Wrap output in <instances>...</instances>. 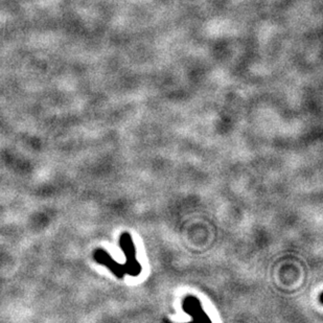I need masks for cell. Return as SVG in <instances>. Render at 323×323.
Wrapping results in <instances>:
<instances>
[{"mask_svg": "<svg viewBox=\"0 0 323 323\" xmlns=\"http://www.w3.org/2000/svg\"><path fill=\"white\" fill-rule=\"evenodd\" d=\"M119 246L126 256V263L124 265L126 274L133 277L138 276L142 271V267L136 258V248L130 233H122L119 238Z\"/></svg>", "mask_w": 323, "mask_h": 323, "instance_id": "6da1fadb", "label": "cell"}, {"mask_svg": "<svg viewBox=\"0 0 323 323\" xmlns=\"http://www.w3.org/2000/svg\"><path fill=\"white\" fill-rule=\"evenodd\" d=\"M93 257L95 262H98L99 264L107 267L117 278L123 279L125 277L126 270L124 265L113 260L111 255L104 249H96L93 253Z\"/></svg>", "mask_w": 323, "mask_h": 323, "instance_id": "7a4b0ae2", "label": "cell"}, {"mask_svg": "<svg viewBox=\"0 0 323 323\" xmlns=\"http://www.w3.org/2000/svg\"><path fill=\"white\" fill-rule=\"evenodd\" d=\"M183 311L196 321H209L208 315L204 312L200 300L195 296H187L182 303Z\"/></svg>", "mask_w": 323, "mask_h": 323, "instance_id": "3957f363", "label": "cell"}]
</instances>
